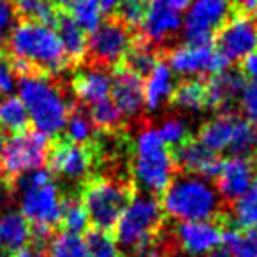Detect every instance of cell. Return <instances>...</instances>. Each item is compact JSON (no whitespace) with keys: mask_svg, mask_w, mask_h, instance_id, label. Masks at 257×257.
<instances>
[{"mask_svg":"<svg viewBox=\"0 0 257 257\" xmlns=\"http://www.w3.org/2000/svg\"><path fill=\"white\" fill-rule=\"evenodd\" d=\"M48 148L50 140L36 127L9 136L0 152V182L13 192V183L20 175L46 164Z\"/></svg>","mask_w":257,"mask_h":257,"instance_id":"obj_7","label":"cell"},{"mask_svg":"<svg viewBox=\"0 0 257 257\" xmlns=\"http://www.w3.org/2000/svg\"><path fill=\"white\" fill-rule=\"evenodd\" d=\"M227 152H231L232 157L245 159H252L257 155V127L241 114L236 116L232 140Z\"/></svg>","mask_w":257,"mask_h":257,"instance_id":"obj_31","label":"cell"},{"mask_svg":"<svg viewBox=\"0 0 257 257\" xmlns=\"http://www.w3.org/2000/svg\"><path fill=\"white\" fill-rule=\"evenodd\" d=\"M2 147H4V134L0 133V152H2Z\"/></svg>","mask_w":257,"mask_h":257,"instance_id":"obj_49","label":"cell"},{"mask_svg":"<svg viewBox=\"0 0 257 257\" xmlns=\"http://www.w3.org/2000/svg\"><path fill=\"white\" fill-rule=\"evenodd\" d=\"M222 243L232 257H257V229L225 225Z\"/></svg>","mask_w":257,"mask_h":257,"instance_id":"obj_30","label":"cell"},{"mask_svg":"<svg viewBox=\"0 0 257 257\" xmlns=\"http://www.w3.org/2000/svg\"><path fill=\"white\" fill-rule=\"evenodd\" d=\"M206 78H183L175 83L169 106L182 107L187 111H204L208 109L206 99Z\"/></svg>","mask_w":257,"mask_h":257,"instance_id":"obj_25","label":"cell"},{"mask_svg":"<svg viewBox=\"0 0 257 257\" xmlns=\"http://www.w3.org/2000/svg\"><path fill=\"white\" fill-rule=\"evenodd\" d=\"M217 192L225 206L231 210L232 204L239 201L253 183V162L245 157L224 159L218 176L213 180Z\"/></svg>","mask_w":257,"mask_h":257,"instance_id":"obj_16","label":"cell"},{"mask_svg":"<svg viewBox=\"0 0 257 257\" xmlns=\"http://www.w3.org/2000/svg\"><path fill=\"white\" fill-rule=\"evenodd\" d=\"M20 99L29 111L30 123L46 136H58L76 104L69 79L62 74L20 76Z\"/></svg>","mask_w":257,"mask_h":257,"instance_id":"obj_3","label":"cell"},{"mask_svg":"<svg viewBox=\"0 0 257 257\" xmlns=\"http://www.w3.org/2000/svg\"><path fill=\"white\" fill-rule=\"evenodd\" d=\"M150 2L152 0H120L116 8L113 9V13H111V16L118 18L128 29L138 32L141 29V25H143L145 18H147Z\"/></svg>","mask_w":257,"mask_h":257,"instance_id":"obj_35","label":"cell"},{"mask_svg":"<svg viewBox=\"0 0 257 257\" xmlns=\"http://www.w3.org/2000/svg\"><path fill=\"white\" fill-rule=\"evenodd\" d=\"M65 127H67V138L74 143H90L95 138V128L88 116V111L79 102L72 106Z\"/></svg>","mask_w":257,"mask_h":257,"instance_id":"obj_33","label":"cell"},{"mask_svg":"<svg viewBox=\"0 0 257 257\" xmlns=\"http://www.w3.org/2000/svg\"><path fill=\"white\" fill-rule=\"evenodd\" d=\"M236 13L232 0H192L183 20V37L189 44L213 43L217 32Z\"/></svg>","mask_w":257,"mask_h":257,"instance_id":"obj_10","label":"cell"},{"mask_svg":"<svg viewBox=\"0 0 257 257\" xmlns=\"http://www.w3.org/2000/svg\"><path fill=\"white\" fill-rule=\"evenodd\" d=\"M95 133H116L125 128V116L111 97L100 99L85 107Z\"/></svg>","mask_w":257,"mask_h":257,"instance_id":"obj_27","label":"cell"},{"mask_svg":"<svg viewBox=\"0 0 257 257\" xmlns=\"http://www.w3.org/2000/svg\"><path fill=\"white\" fill-rule=\"evenodd\" d=\"M213 180L176 171L161 194L164 215L173 220H217L232 224L231 210L217 192Z\"/></svg>","mask_w":257,"mask_h":257,"instance_id":"obj_2","label":"cell"},{"mask_svg":"<svg viewBox=\"0 0 257 257\" xmlns=\"http://www.w3.org/2000/svg\"><path fill=\"white\" fill-rule=\"evenodd\" d=\"M169 150H171V157L176 166V171L215 180L222 169L224 159L218 154H215V152L208 150L206 147H203L194 138L187 140L185 143L178 145V147L169 148Z\"/></svg>","mask_w":257,"mask_h":257,"instance_id":"obj_15","label":"cell"},{"mask_svg":"<svg viewBox=\"0 0 257 257\" xmlns=\"http://www.w3.org/2000/svg\"><path fill=\"white\" fill-rule=\"evenodd\" d=\"M55 2H57L62 9H67V8H71V4L72 2H76V0H55Z\"/></svg>","mask_w":257,"mask_h":257,"instance_id":"obj_48","label":"cell"},{"mask_svg":"<svg viewBox=\"0 0 257 257\" xmlns=\"http://www.w3.org/2000/svg\"><path fill=\"white\" fill-rule=\"evenodd\" d=\"M67 11L86 34L93 32L104 16L100 0H76L71 4V8H67Z\"/></svg>","mask_w":257,"mask_h":257,"instance_id":"obj_37","label":"cell"},{"mask_svg":"<svg viewBox=\"0 0 257 257\" xmlns=\"http://www.w3.org/2000/svg\"><path fill=\"white\" fill-rule=\"evenodd\" d=\"M16 79H18V72H16L15 65H13L11 58L4 51V48L0 50V99L8 97L16 86Z\"/></svg>","mask_w":257,"mask_h":257,"instance_id":"obj_39","label":"cell"},{"mask_svg":"<svg viewBox=\"0 0 257 257\" xmlns=\"http://www.w3.org/2000/svg\"><path fill=\"white\" fill-rule=\"evenodd\" d=\"M255 164H257V155H255Z\"/></svg>","mask_w":257,"mask_h":257,"instance_id":"obj_51","label":"cell"},{"mask_svg":"<svg viewBox=\"0 0 257 257\" xmlns=\"http://www.w3.org/2000/svg\"><path fill=\"white\" fill-rule=\"evenodd\" d=\"M161 60H164L161 51L152 46L150 43H147L140 34H136L133 46L128 48L120 65L128 69L131 72H134L136 76H140V78L147 79Z\"/></svg>","mask_w":257,"mask_h":257,"instance_id":"obj_24","label":"cell"},{"mask_svg":"<svg viewBox=\"0 0 257 257\" xmlns=\"http://www.w3.org/2000/svg\"><path fill=\"white\" fill-rule=\"evenodd\" d=\"M157 131H159V136L162 138V141H164L169 148L178 147V145L185 143L187 140L192 138L189 133V127L185 125V121H182L180 118H169V120H166Z\"/></svg>","mask_w":257,"mask_h":257,"instance_id":"obj_38","label":"cell"},{"mask_svg":"<svg viewBox=\"0 0 257 257\" xmlns=\"http://www.w3.org/2000/svg\"><path fill=\"white\" fill-rule=\"evenodd\" d=\"M48 171L53 178L81 185L97 169L99 155L95 143H74L67 136H53L48 148Z\"/></svg>","mask_w":257,"mask_h":257,"instance_id":"obj_9","label":"cell"},{"mask_svg":"<svg viewBox=\"0 0 257 257\" xmlns=\"http://www.w3.org/2000/svg\"><path fill=\"white\" fill-rule=\"evenodd\" d=\"M236 11L243 15H252L257 18V0H232Z\"/></svg>","mask_w":257,"mask_h":257,"instance_id":"obj_43","label":"cell"},{"mask_svg":"<svg viewBox=\"0 0 257 257\" xmlns=\"http://www.w3.org/2000/svg\"><path fill=\"white\" fill-rule=\"evenodd\" d=\"M182 30V15L171 8L166 0H152L141 29L138 30L141 37L154 48H157L164 57L175 43Z\"/></svg>","mask_w":257,"mask_h":257,"instance_id":"obj_13","label":"cell"},{"mask_svg":"<svg viewBox=\"0 0 257 257\" xmlns=\"http://www.w3.org/2000/svg\"><path fill=\"white\" fill-rule=\"evenodd\" d=\"M176 173L171 150L159 136V131L143 123L131 141V175L141 190L161 197Z\"/></svg>","mask_w":257,"mask_h":257,"instance_id":"obj_4","label":"cell"},{"mask_svg":"<svg viewBox=\"0 0 257 257\" xmlns=\"http://www.w3.org/2000/svg\"><path fill=\"white\" fill-rule=\"evenodd\" d=\"M136 34L118 18L104 15V20H100L95 30L90 32L83 64L111 72L121 64L125 53L136 39Z\"/></svg>","mask_w":257,"mask_h":257,"instance_id":"obj_8","label":"cell"},{"mask_svg":"<svg viewBox=\"0 0 257 257\" xmlns=\"http://www.w3.org/2000/svg\"><path fill=\"white\" fill-rule=\"evenodd\" d=\"M85 243L90 257H123L114 239L113 232L90 227L85 232Z\"/></svg>","mask_w":257,"mask_h":257,"instance_id":"obj_36","label":"cell"},{"mask_svg":"<svg viewBox=\"0 0 257 257\" xmlns=\"http://www.w3.org/2000/svg\"><path fill=\"white\" fill-rule=\"evenodd\" d=\"M225 225L217 220H187L175 225L171 234L176 248L190 257H199L220 245Z\"/></svg>","mask_w":257,"mask_h":257,"instance_id":"obj_14","label":"cell"},{"mask_svg":"<svg viewBox=\"0 0 257 257\" xmlns=\"http://www.w3.org/2000/svg\"><path fill=\"white\" fill-rule=\"evenodd\" d=\"M111 74V99L125 118H140L145 109V79L121 65L113 69Z\"/></svg>","mask_w":257,"mask_h":257,"instance_id":"obj_18","label":"cell"},{"mask_svg":"<svg viewBox=\"0 0 257 257\" xmlns=\"http://www.w3.org/2000/svg\"><path fill=\"white\" fill-rule=\"evenodd\" d=\"M213 44L229 65L241 64L248 55L257 51V18L236 13L217 32Z\"/></svg>","mask_w":257,"mask_h":257,"instance_id":"obj_12","label":"cell"},{"mask_svg":"<svg viewBox=\"0 0 257 257\" xmlns=\"http://www.w3.org/2000/svg\"><path fill=\"white\" fill-rule=\"evenodd\" d=\"M164 217L161 197L145 190H136L133 201L121 213L113 234L123 257L125 253L127 257H133L154 245L166 225Z\"/></svg>","mask_w":257,"mask_h":257,"instance_id":"obj_5","label":"cell"},{"mask_svg":"<svg viewBox=\"0 0 257 257\" xmlns=\"http://www.w3.org/2000/svg\"><path fill=\"white\" fill-rule=\"evenodd\" d=\"M4 51L20 76L62 74L71 67L57 30L46 23L18 22L9 36Z\"/></svg>","mask_w":257,"mask_h":257,"instance_id":"obj_1","label":"cell"},{"mask_svg":"<svg viewBox=\"0 0 257 257\" xmlns=\"http://www.w3.org/2000/svg\"><path fill=\"white\" fill-rule=\"evenodd\" d=\"M236 116H238V113H224L218 114L213 120L206 121L204 125H201L199 133H197V141L208 150L220 155L231 145Z\"/></svg>","mask_w":257,"mask_h":257,"instance_id":"obj_23","label":"cell"},{"mask_svg":"<svg viewBox=\"0 0 257 257\" xmlns=\"http://www.w3.org/2000/svg\"><path fill=\"white\" fill-rule=\"evenodd\" d=\"M0 257H6V255H4V253H0Z\"/></svg>","mask_w":257,"mask_h":257,"instance_id":"obj_50","label":"cell"},{"mask_svg":"<svg viewBox=\"0 0 257 257\" xmlns=\"http://www.w3.org/2000/svg\"><path fill=\"white\" fill-rule=\"evenodd\" d=\"M11 194H13L11 190H9L8 187L4 185V183L0 182V208L4 206V204H6V201L9 199V196H11Z\"/></svg>","mask_w":257,"mask_h":257,"instance_id":"obj_47","label":"cell"},{"mask_svg":"<svg viewBox=\"0 0 257 257\" xmlns=\"http://www.w3.org/2000/svg\"><path fill=\"white\" fill-rule=\"evenodd\" d=\"M53 29L57 30L58 37L62 41V46L69 58L71 67H76L83 62L86 53V43H88V34L79 27V23L71 16L67 9H60L57 20L53 23Z\"/></svg>","mask_w":257,"mask_h":257,"instance_id":"obj_20","label":"cell"},{"mask_svg":"<svg viewBox=\"0 0 257 257\" xmlns=\"http://www.w3.org/2000/svg\"><path fill=\"white\" fill-rule=\"evenodd\" d=\"M58 227L64 232H71V234H79L86 232L90 229L88 213H86L85 206H83L79 196H65L62 197V206H60V222Z\"/></svg>","mask_w":257,"mask_h":257,"instance_id":"obj_29","label":"cell"},{"mask_svg":"<svg viewBox=\"0 0 257 257\" xmlns=\"http://www.w3.org/2000/svg\"><path fill=\"white\" fill-rule=\"evenodd\" d=\"M173 88H175L173 71L168 65V62L161 60L147 78V83H145V107L155 111L161 109L166 104L169 106Z\"/></svg>","mask_w":257,"mask_h":257,"instance_id":"obj_22","label":"cell"},{"mask_svg":"<svg viewBox=\"0 0 257 257\" xmlns=\"http://www.w3.org/2000/svg\"><path fill=\"white\" fill-rule=\"evenodd\" d=\"M46 257H90L85 238L71 232H55L46 248Z\"/></svg>","mask_w":257,"mask_h":257,"instance_id":"obj_32","label":"cell"},{"mask_svg":"<svg viewBox=\"0 0 257 257\" xmlns=\"http://www.w3.org/2000/svg\"><path fill=\"white\" fill-rule=\"evenodd\" d=\"M15 192L22 194L20 208L30 225L58 227L64 194L48 169L37 168L20 175L13 183V194Z\"/></svg>","mask_w":257,"mask_h":257,"instance_id":"obj_6","label":"cell"},{"mask_svg":"<svg viewBox=\"0 0 257 257\" xmlns=\"http://www.w3.org/2000/svg\"><path fill=\"white\" fill-rule=\"evenodd\" d=\"M239 107L248 121H252L257 127V85L250 83L245 85L241 95H239Z\"/></svg>","mask_w":257,"mask_h":257,"instance_id":"obj_41","label":"cell"},{"mask_svg":"<svg viewBox=\"0 0 257 257\" xmlns=\"http://www.w3.org/2000/svg\"><path fill=\"white\" fill-rule=\"evenodd\" d=\"M76 71L71 78V90L76 102L81 106H90L100 99H106L111 93V72L93 67L88 64L76 65Z\"/></svg>","mask_w":257,"mask_h":257,"instance_id":"obj_19","label":"cell"},{"mask_svg":"<svg viewBox=\"0 0 257 257\" xmlns=\"http://www.w3.org/2000/svg\"><path fill=\"white\" fill-rule=\"evenodd\" d=\"M239 65H241L239 71L243 72V76L257 85V51H253L252 55H248Z\"/></svg>","mask_w":257,"mask_h":257,"instance_id":"obj_42","label":"cell"},{"mask_svg":"<svg viewBox=\"0 0 257 257\" xmlns=\"http://www.w3.org/2000/svg\"><path fill=\"white\" fill-rule=\"evenodd\" d=\"M18 22H39L53 27L60 6L55 0H9Z\"/></svg>","mask_w":257,"mask_h":257,"instance_id":"obj_28","label":"cell"},{"mask_svg":"<svg viewBox=\"0 0 257 257\" xmlns=\"http://www.w3.org/2000/svg\"><path fill=\"white\" fill-rule=\"evenodd\" d=\"M168 65L176 74L187 78H208L229 67L213 43L208 44H182L175 46L164 55Z\"/></svg>","mask_w":257,"mask_h":257,"instance_id":"obj_11","label":"cell"},{"mask_svg":"<svg viewBox=\"0 0 257 257\" xmlns=\"http://www.w3.org/2000/svg\"><path fill=\"white\" fill-rule=\"evenodd\" d=\"M16 22L18 18H16L9 0H0V50L8 43L13 29L16 27Z\"/></svg>","mask_w":257,"mask_h":257,"instance_id":"obj_40","label":"cell"},{"mask_svg":"<svg viewBox=\"0 0 257 257\" xmlns=\"http://www.w3.org/2000/svg\"><path fill=\"white\" fill-rule=\"evenodd\" d=\"M206 99L208 109L217 111L218 114L236 113L234 107L239 104V95L245 88V76L239 69H224L206 79Z\"/></svg>","mask_w":257,"mask_h":257,"instance_id":"obj_17","label":"cell"},{"mask_svg":"<svg viewBox=\"0 0 257 257\" xmlns=\"http://www.w3.org/2000/svg\"><path fill=\"white\" fill-rule=\"evenodd\" d=\"M204 257H232L231 255V252H229L225 246H215L213 250H210L208 253H204Z\"/></svg>","mask_w":257,"mask_h":257,"instance_id":"obj_44","label":"cell"},{"mask_svg":"<svg viewBox=\"0 0 257 257\" xmlns=\"http://www.w3.org/2000/svg\"><path fill=\"white\" fill-rule=\"evenodd\" d=\"M34 127L30 123L29 111L20 97L8 95L0 99V133L15 136L27 128Z\"/></svg>","mask_w":257,"mask_h":257,"instance_id":"obj_26","label":"cell"},{"mask_svg":"<svg viewBox=\"0 0 257 257\" xmlns=\"http://www.w3.org/2000/svg\"><path fill=\"white\" fill-rule=\"evenodd\" d=\"M231 217L238 227L257 229V178L253 180L245 196L232 204Z\"/></svg>","mask_w":257,"mask_h":257,"instance_id":"obj_34","label":"cell"},{"mask_svg":"<svg viewBox=\"0 0 257 257\" xmlns=\"http://www.w3.org/2000/svg\"><path fill=\"white\" fill-rule=\"evenodd\" d=\"M169 6H171L175 11H178V13H182L183 9H187L189 8V4L192 2V0H166Z\"/></svg>","mask_w":257,"mask_h":257,"instance_id":"obj_45","label":"cell"},{"mask_svg":"<svg viewBox=\"0 0 257 257\" xmlns=\"http://www.w3.org/2000/svg\"><path fill=\"white\" fill-rule=\"evenodd\" d=\"M30 222L22 211H8L0 215V253L13 255L16 250L30 243Z\"/></svg>","mask_w":257,"mask_h":257,"instance_id":"obj_21","label":"cell"},{"mask_svg":"<svg viewBox=\"0 0 257 257\" xmlns=\"http://www.w3.org/2000/svg\"><path fill=\"white\" fill-rule=\"evenodd\" d=\"M120 0H100V8H102V15H111L113 9L116 8V4Z\"/></svg>","mask_w":257,"mask_h":257,"instance_id":"obj_46","label":"cell"}]
</instances>
